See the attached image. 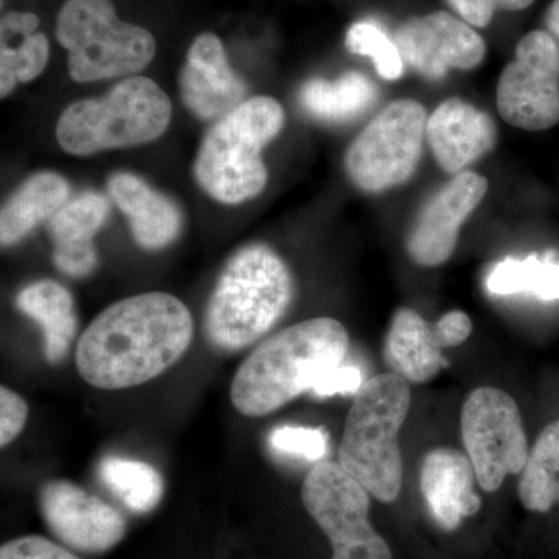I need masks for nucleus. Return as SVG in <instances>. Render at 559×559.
<instances>
[{
  "label": "nucleus",
  "instance_id": "412c9836",
  "mask_svg": "<svg viewBox=\"0 0 559 559\" xmlns=\"http://www.w3.org/2000/svg\"><path fill=\"white\" fill-rule=\"evenodd\" d=\"M16 304L43 330L46 359L50 364L64 360L79 329L72 294L53 280H40L25 286Z\"/></svg>",
  "mask_w": 559,
  "mask_h": 559
},
{
  "label": "nucleus",
  "instance_id": "20e7f679",
  "mask_svg": "<svg viewBox=\"0 0 559 559\" xmlns=\"http://www.w3.org/2000/svg\"><path fill=\"white\" fill-rule=\"evenodd\" d=\"M409 407L407 381L395 373L378 374L359 390L345 419L341 466L384 503L399 499L403 487L399 437Z\"/></svg>",
  "mask_w": 559,
  "mask_h": 559
},
{
  "label": "nucleus",
  "instance_id": "423d86ee",
  "mask_svg": "<svg viewBox=\"0 0 559 559\" xmlns=\"http://www.w3.org/2000/svg\"><path fill=\"white\" fill-rule=\"evenodd\" d=\"M170 120L167 94L146 76H130L103 98L70 105L58 120L57 139L73 156H91L153 142Z\"/></svg>",
  "mask_w": 559,
  "mask_h": 559
},
{
  "label": "nucleus",
  "instance_id": "f257e3e1",
  "mask_svg": "<svg viewBox=\"0 0 559 559\" xmlns=\"http://www.w3.org/2000/svg\"><path fill=\"white\" fill-rule=\"evenodd\" d=\"M193 333L189 308L171 294L128 297L102 311L81 334L76 369L92 388H135L179 362Z\"/></svg>",
  "mask_w": 559,
  "mask_h": 559
},
{
  "label": "nucleus",
  "instance_id": "0eeeda50",
  "mask_svg": "<svg viewBox=\"0 0 559 559\" xmlns=\"http://www.w3.org/2000/svg\"><path fill=\"white\" fill-rule=\"evenodd\" d=\"M57 38L79 83L138 73L156 55L154 36L120 21L110 0H68L58 14Z\"/></svg>",
  "mask_w": 559,
  "mask_h": 559
},
{
  "label": "nucleus",
  "instance_id": "c85d7f7f",
  "mask_svg": "<svg viewBox=\"0 0 559 559\" xmlns=\"http://www.w3.org/2000/svg\"><path fill=\"white\" fill-rule=\"evenodd\" d=\"M270 447L278 454L320 462L329 450V437L318 428L280 426L270 433Z\"/></svg>",
  "mask_w": 559,
  "mask_h": 559
},
{
  "label": "nucleus",
  "instance_id": "393cba45",
  "mask_svg": "<svg viewBox=\"0 0 559 559\" xmlns=\"http://www.w3.org/2000/svg\"><path fill=\"white\" fill-rule=\"evenodd\" d=\"M98 476L105 487L132 513H150L164 498V479L159 471L148 463L108 457L100 463Z\"/></svg>",
  "mask_w": 559,
  "mask_h": 559
},
{
  "label": "nucleus",
  "instance_id": "e433bc0d",
  "mask_svg": "<svg viewBox=\"0 0 559 559\" xmlns=\"http://www.w3.org/2000/svg\"><path fill=\"white\" fill-rule=\"evenodd\" d=\"M535 0H499V9L503 10H524L532 5Z\"/></svg>",
  "mask_w": 559,
  "mask_h": 559
},
{
  "label": "nucleus",
  "instance_id": "f03ea898",
  "mask_svg": "<svg viewBox=\"0 0 559 559\" xmlns=\"http://www.w3.org/2000/svg\"><path fill=\"white\" fill-rule=\"evenodd\" d=\"M348 347L340 320L316 318L288 326L261 342L241 364L231 381V403L246 417L274 414L344 364Z\"/></svg>",
  "mask_w": 559,
  "mask_h": 559
},
{
  "label": "nucleus",
  "instance_id": "5701e85b",
  "mask_svg": "<svg viewBox=\"0 0 559 559\" xmlns=\"http://www.w3.org/2000/svg\"><path fill=\"white\" fill-rule=\"evenodd\" d=\"M380 91L373 81L359 72H348L341 79L308 81L300 91L304 109L314 119L344 123L362 116L378 102Z\"/></svg>",
  "mask_w": 559,
  "mask_h": 559
},
{
  "label": "nucleus",
  "instance_id": "6e6552de",
  "mask_svg": "<svg viewBox=\"0 0 559 559\" xmlns=\"http://www.w3.org/2000/svg\"><path fill=\"white\" fill-rule=\"evenodd\" d=\"M421 103H390L353 140L345 156L348 178L367 193H380L407 182L417 170L428 130Z\"/></svg>",
  "mask_w": 559,
  "mask_h": 559
},
{
  "label": "nucleus",
  "instance_id": "a878e982",
  "mask_svg": "<svg viewBox=\"0 0 559 559\" xmlns=\"http://www.w3.org/2000/svg\"><path fill=\"white\" fill-rule=\"evenodd\" d=\"M487 289L492 296L532 294L544 301L559 300V261L538 255L499 261L488 274Z\"/></svg>",
  "mask_w": 559,
  "mask_h": 559
},
{
  "label": "nucleus",
  "instance_id": "b1692460",
  "mask_svg": "<svg viewBox=\"0 0 559 559\" xmlns=\"http://www.w3.org/2000/svg\"><path fill=\"white\" fill-rule=\"evenodd\" d=\"M520 499L536 513H547L559 503V421L543 429L522 469Z\"/></svg>",
  "mask_w": 559,
  "mask_h": 559
},
{
  "label": "nucleus",
  "instance_id": "473e14b6",
  "mask_svg": "<svg viewBox=\"0 0 559 559\" xmlns=\"http://www.w3.org/2000/svg\"><path fill=\"white\" fill-rule=\"evenodd\" d=\"M436 329L443 348H452L468 341L473 323L465 312L451 311L436 323Z\"/></svg>",
  "mask_w": 559,
  "mask_h": 559
},
{
  "label": "nucleus",
  "instance_id": "7ed1b4c3",
  "mask_svg": "<svg viewBox=\"0 0 559 559\" xmlns=\"http://www.w3.org/2000/svg\"><path fill=\"white\" fill-rule=\"evenodd\" d=\"M285 261L263 245L231 257L205 311L204 330L216 349L237 353L259 342L280 322L293 300Z\"/></svg>",
  "mask_w": 559,
  "mask_h": 559
},
{
  "label": "nucleus",
  "instance_id": "4be33fe9",
  "mask_svg": "<svg viewBox=\"0 0 559 559\" xmlns=\"http://www.w3.org/2000/svg\"><path fill=\"white\" fill-rule=\"evenodd\" d=\"M68 180L57 173L43 171L22 183L3 205L0 241L13 246L27 237L43 221L50 219L69 201Z\"/></svg>",
  "mask_w": 559,
  "mask_h": 559
},
{
  "label": "nucleus",
  "instance_id": "9d476101",
  "mask_svg": "<svg viewBox=\"0 0 559 559\" xmlns=\"http://www.w3.org/2000/svg\"><path fill=\"white\" fill-rule=\"evenodd\" d=\"M462 439L487 492L498 491L507 476L521 474L528 460L520 407L498 388H479L463 404Z\"/></svg>",
  "mask_w": 559,
  "mask_h": 559
},
{
  "label": "nucleus",
  "instance_id": "bb28decb",
  "mask_svg": "<svg viewBox=\"0 0 559 559\" xmlns=\"http://www.w3.org/2000/svg\"><path fill=\"white\" fill-rule=\"evenodd\" d=\"M49 40L43 33L24 36L21 46L13 49L10 44L0 47V95L7 97L17 83L35 80L49 61Z\"/></svg>",
  "mask_w": 559,
  "mask_h": 559
},
{
  "label": "nucleus",
  "instance_id": "39448f33",
  "mask_svg": "<svg viewBox=\"0 0 559 559\" xmlns=\"http://www.w3.org/2000/svg\"><path fill=\"white\" fill-rule=\"evenodd\" d=\"M285 127V110L271 97H255L210 128L194 160V178L224 204L259 197L267 182L261 151Z\"/></svg>",
  "mask_w": 559,
  "mask_h": 559
},
{
  "label": "nucleus",
  "instance_id": "a211bd4d",
  "mask_svg": "<svg viewBox=\"0 0 559 559\" xmlns=\"http://www.w3.org/2000/svg\"><path fill=\"white\" fill-rule=\"evenodd\" d=\"M109 202L103 194L86 191L69 200L49 219L53 261L70 277H86L97 266L94 237L105 224Z\"/></svg>",
  "mask_w": 559,
  "mask_h": 559
},
{
  "label": "nucleus",
  "instance_id": "6ab92c4d",
  "mask_svg": "<svg viewBox=\"0 0 559 559\" xmlns=\"http://www.w3.org/2000/svg\"><path fill=\"white\" fill-rule=\"evenodd\" d=\"M110 198L130 219L140 248L159 250L178 238L179 209L168 198L151 189L145 180L130 173H117L108 182Z\"/></svg>",
  "mask_w": 559,
  "mask_h": 559
},
{
  "label": "nucleus",
  "instance_id": "c9c22d12",
  "mask_svg": "<svg viewBox=\"0 0 559 559\" xmlns=\"http://www.w3.org/2000/svg\"><path fill=\"white\" fill-rule=\"evenodd\" d=\"M546 22L549 31L559 38V0L551 3L549 11H547Z\"/></svg>",
  "mask_w": 559,
  "mask_h": 559
},
{
  "label": "nucleus",
  "instance_id": "dca6fc26",
  "mask_svg": "<svg viewBox=\"0 0 559 559\" xmlns=\"http://www.w3.org/2000/svg\"><path fill=\"white\" fill-rule=\"evenodd\" d=\"M496 135L491 117L460 98L437 106L426 130L437 164L454 176L495 148Z\"/></svg>",
  "mask_w": 559,
  "mask_h": 559
},
{
  "label": "nucleus",
  "instance_id": "f704fd0d",
  "mask_svg": "<svg viewBox=\"0 0 559 559\" xmlns=\"http://www.w3.org/2000/svg\"><path fill=\"white\" fill-rule=\"evenodd\" d=\"M39 20L33 13H9L2 17V39L14 38V36L33 35L38 28Z\"/></svg>",
  "mask_w": 559,
  "mask_h": 559
},
{
  "label": "nucleus",
  "instance_id": "aec40b11",
  "mask_svg": "<svg viewBox=\"0 0 559 559\" xmlns=\"http://www.w3.org/2000/svg\"><path fill=\"white\" fill-rule=\"evenodd\" d=\"M441 352L443 345L436 325L411 308L396 311L384 344L385 362L393 373L404 381L425 384L448 366Z\"/></svg>",
  "mask_w": 559,
  "mask_h": 559
},
{
  "label": "nucleus",
  "instance_id": "72a5a7b5",
  "mask_svg": "<svg viewBox=\"0 0 559 559\" xmlns=\"http://www.w3.org/2000/svg\"><path fill=\"white\" fill-rule=\"evenodd\" d=\"M466 24L487 27L499 9V0H448Z\"/></svg>",
  "mask_w": 559,
  "mask_h": 559
},
{
  "label": "nucleus",
  "instance_id": "2eb2a0df",
  "mask_svg": "<svg viewBox=\"0 0 559 559\" xmlns=\"http://www.w3.org/2000/svg\"><path fill=\"white\" fill-rule=\"evenodd\" d=\"M180 95L187 108L202 120L226 116L245 103V81L227 61L223 44L212 33H202L191 44L179 76Z\"/></svg>",
  "mask_w": 559,
  "mask_h": 559
},
{
  "label": "nucleus",
  "instance_id": "c756f323",
  "mask_svg": "<svg viewBox=\"0 0 559 559\" xmlns=\"http://www.w3.org/2000/svg\"><path fill=\"white\" fill-rule=\"evenodd\" d=\"M0 559H81L60 544L43 536H22L3 544Z\"/></svg>",
  "mask_w": 559,
  "mask_h": 559
},
{
  "label": "nucleus",
  "instance_id": "1a4fd4ad",
  "mask_svg": "<svg viewBox=\"0 0 559 559\" xmlns=\"http://www.w3.org/2000/svg\"><path fill=\"white\" fill-rule=\"evenodd\" d=\"M301 500L329 538L331 559H393L389 544L370 524V492L340 462L316 463L305 477Z\"/></svg>",
  "mask_w": 559,
  "mask_h": 559
},
{
  "label": "nucleus",
  "instance_id": "f3484780",
  "mask_svg": "<svg viewBox=\"0 0 559 559\" xmlns=\"http://www.w3.org/2000/svg\"><path fill=\"white\" fill-rule=\"evenodd\" d=\"M476 480L468 455L452 448H437L423 460L419 489L430 516L441 528L452 532L463 518L480 510L481 500L474 491Z\"/></svg>",
  "mask_w": 559,
  "mask_h": 559
},
{
  "label": "nucleus",
  "instance_id": "9b49d317",
  "mask_svg": "<svg viewBox=\"0 0 559 559\" xmlns=\"http://www.w3.org/2000/svg\"><path fill=\"white\" fill-rule=\"evenodd\" d=\"M498 110L511 127L544 131L559 123V47L549 33L530 32L498 84Z\"/></svg>",
  "mask_w": 559,
  "mask_h": 559
},
{
  "label": "nucleus",
  "instance_id": "7c9ffc66",
  "mask_svg": "<svg viewBox=\"0 0 559 559\" xmlns=\"http://www.w3.org/2000/svg\"><path fill=\"white\" fill-rule=\"evenodd\" d=\"M28 418V406L21 395L3 385L0 389V444L3 448L20 437Z\"/></svg>",
  "mask_w": 559,
  "mask_h": 559
},
{
  "label": "nucleus",
  "instance_id": "f8f14e48",
  "mask_svg": "<svg viewBox=\"0 0 559 559\" xmlns=\"http://www.w3.org/2000/svg\"><path fill=\"white\" fill-rule=\"evenodd\" d=\"M39 509L50 532L69 549L105 554L127 535L119 510L70 480H49L39 492Z\"/></svg>",
  "mask_w": 559,
  "mask_h": 559
},
{
  "label": "nucleus",
  "instance_id": "2f4dec72",
  "mask_svg": "<svg viewBox=\"0 0 559 559\" xmlns=\"http://www.w3.org/2000/svg\"><path fill=\"white\" fill-rule=\"evenodd\" d=\"M360 389H362V373L358 367L341 364L326 371L310 392L319 399H326L334 395H358Z\"/></svg>",
  "mask_w": 559,
  "mask_h": 559
},
{
  "label": "nucleus",
  "instance_id": "cd10ccee",
  "mask_svg": "<svg viewBox=\"0 0 559 559\" xmlns=\"http://www.w3.org/2000/svg\"><path fill=\"white\" fill-rule=\"evenodd\" d=\"M345 46L352 53L370 57L377 72L384 80H399L404 73V60L395 40L390 39L371 22H358L353 25L345 38Z\"/></svg>",
  "mask_w": 559,
  "mask_h": 559
},
{
  "label": "nucleus",
  "instance_id": "ddd939ff",
  "mask_svg": "<svg viewBox=\"0 0 559 559\" xmlns=\"http://www.w3.org/2000/svg\"><path fill=\"white\" fill-rule=\"evenodd\" d=\"M395 44L404 62L432 81L451 69H476L487 53L479 33L447 11L407 21L396 31Z\"/></svg>",
  "mask_w": 559,
  "mask_h": 559
},
{
  "label": "nucleus",
  "instance_id": "4468645a",
  "mask_svg": "<svg viewBox=\"0 0 559 559\" xmlns=\"http://www.w3.org/2000/svg\"><path fill=\"white\" fill-rule=\"evenodd\" d=\"M488 191V180L462 171L441 187L419 210L407 235L406 249L421 266H440L454 253L460 227L473 215Z\"/></svg>",
  "mask_w": 559,
  "mask_h": 559
}]
</instances>
